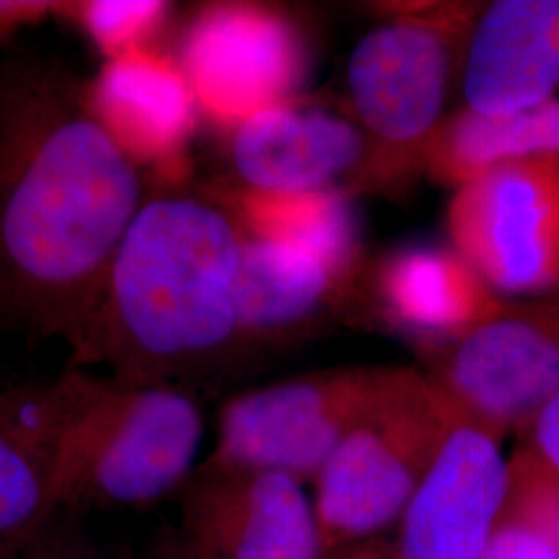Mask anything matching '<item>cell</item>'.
Returning a JSON list of instances; mask_svg holds the SVG:
<instances>
[{"mask_svg": "<svg viewBox=\"0 0 559 559\" xmlns=\"http://www.w3.org/2000/svg\"><path fill=\"white\" fill-rule=\"evenodd\" d=\"M140 166L57 60L0 62V325L80 334L140 214Z\"/></svg>", "mask_w": 559, "mask_h": 559, "instance_id": "cell-1", "label": "cell"}, {"mask_svg": "<svg viewBox=\"0 0 559 559\" xmlns=\"http://www.w3.org/2000/svg\"><path fill=\"white\" fill-rule=\"evenodd\" d=\"M239 267L240 230L230 212L193 198L145 201L92 316L69 344V369L168 383L214 359L239 340Z\"/></svg>", "mask_w": 559, "mask_h": 559, "instance_id": "cell-2", "label": "cell"}, {"mask_svg": "<svg viewBox=\"0 0 559 559\" xmlns=\"http://www.w3.org/2000/svg\"><path fill=\"white\" fill-rule=\"evenodd\" d=\"M59 510H133L193 477L203 438L198 402L170 383H131L87 369L29 392Z\"/></svg>", "mask_w": 559, "mask_h": 559, "instance_id": "cell-3", "label": "cell"}, {"mask_svg": "<svg viewBox=\"0 0 559 559\" xmlns=\"http://www.w3.org/2000/svg\"><path fill=\"white\" fill-rule=\"evenodd\" d=\"M454 415L456 408L429 376L388 369L373 408L313 479V508L328 554L399 524Z\"/></svg>", "mask_w": 559, "mask_h": 559, "instance_id": "cell-4", "label": "cell"}, {"mask_svg": "<svg viewBox=\"0 0 559 559\" xmlns=\"http://www.w3.org/2000/svg\"><path fill=\"white\" fill-rule=\"evenodd\" d=\"M388 369L353 367L278 381L224 404L212 468L276 471L313 480L373 408Z\"/></svg>", "mask_w": 559, "mask_h": 559, "instance_id": "cell-5", "label": "cell"}, {"mask_svg": "<svg viewBox=\"0 0 559 559\" xmlns=\"http://www.w3.org/2000/svg\"><path fill=\"white\" fill-rule=\"evenodd\" d=\"M433 355L429 378L460 415L500 440L528 433L559 396V300L500 307Z\"/></svg>", "mask_w": 559, "mask_h": 559, "instance_id": "cell-6", "label": "cell"}, {"mask_svg": "<svg viewBox=\"0 0 559 559\" xmlns=\"http://www.w3.org/2000/svg\"><path fill=\"white\" fill-rule=\"evenodd\" d=\"M460 255L491 290H559V164L510 162L459 187L448 216Z\"/></svg>", "mask_w": 559, "mask_h": 559, "instance_id": "cell-7", "label": "cell"}, {"mask_svg": "<svg viewBox=\"0 0 559 559\" xmlns=\"http://www.w3.org/2000/svg\"><path fill=\"white\" fill-rule=\"evenodd\" d=\"M179 67L201 110L235 129L265 108L295 100L307 50L284 13L228 2L203 9L189 25Z\"/></svg>", "mask_w": 559, "mask_h": 559, "instance_id": "cell-8", "label": "cell"}, {"mask_svg": "<svg viewBox=\"0 0 559 559\" xmlns=\"http://www.w3.org/2000/svg\"><path fill=\"white\" fill-rule=\"evenodd\" d=\"M182 489L185 554L193 559H330L302 480L203 464Z\"/></svg>", "mask_w": 559, "mask_h": 559, "instance_id": "cell-9", "label": "cell"}, {"mask_svg": "<svg viewBox=\"0 0 559 559\" xmlns=\"http://www.w3.org/2000/svg\"><path fill=\"white\" fill-rule=\"evenodd\" d=\"M510 498L500 438L456 411L436 459L399 520L400 559H480Z\"/></svg>", "mask_w": 559, "mask_h": 559, "instance_id": "cell-10", "label": "cell"}, {"mask_svg": "<svg viewBox=\"0 0 559 559\" xmlns=\"http://www.w3.org/2000/svg\"><path fill=\"white\" fill-rule=\"evenodd\" d=\"M450 80V34L438 21L399 20L369 32L348 62L360 122L399 147L431 141Z\"/></svg>", "mask_w": 559, "mask_h": 559, "instance_id": "cell-11", "label": "cell"}, {"mask_svg": "<svg viewBox=\"0 0 559 559\" xmlns=\"http://www.w3.org/2000/svg\"><path fill=\"white\" fill-rule=\"evenodd\" d=\"M559 90V0H500L487 7L468 46V110L501 117L535 108Z\"/></svg>", "mask_w": 559, "mask_h": 559, "instance_id": "cell-12", "label": "cell"}, {"mask_svg": "<svg viewBox=\"0 0 559 559\" xmlns=\"http://www.w3.org/2000/svg\"><path fill=\"white\" fill-rule=\"evenodd\" d=\"M367 147L355 124L297 100L265 108L233 129V164L247 191L330 189Z\"/></svg>", "mask_w": 559, "mask_h": 559, "instance_id": "cell-13", "label": "cell"}, {"mask_svg": "<svg viewBox=\"0 0 559 559\" xmlns=\"http://www.w3.org/2000/svg\"><path fill=\"white\" fill-rule=\"evenodd\" d=\"M92 110L140 166L179 168L198 122V100L179 62L140 48L106 60L87 85Z\"/></svg>", "mask_w": 559, "mask_h": 559, "instance_id": "cell-14", "label": "cell"}, {"mask_svg": "<svg viewBox=\"0 0 559 559\" xmlns=\"http://www.w3.org/2000/svg\"><path fill=\"white\" fill-rule=\"evenodd\" d=\"M383 313L433 353L489 320L500 300L459 251L411 245L390 255L378 272Z\"/></svg>", "mask_w": 559, "mask_h": 559, "instance_id": "cell-15", "label": "cell"}, {"mask_svg": "<svg viewBox=\"0 0 559 559\" xmlns=\"http://www.w3.org/2000/svg\"><path fill=\"white\" fill-rule=\"evenodd\" d=\"M340 278L309 251L240 230L239 340L280 334L307 320Z\"/></svg>", "mask_w": 559, "mask_h": 559, "instance_id": "cell-16", "label": "cell"}, {"mask_svg": "<svg viewBox=\"0 0 559 559\" xmlns=\"http://www.w3.org/2000/svg\"><path fill=\"white\" fill-rule=\"evenodd\" d=\"M425 152L433 175L456 187L500 164H559V98L501 117L464 110L431 138Z\"/></svg>", "mask_w": 559, "mask_h": 559, "instance_id": "cell-17", "label": "cell"}, {"mask_svg": "<svg viewBox=\"0 0 559 559\" xmlns=\"http://www.w3.org/2000/svg\"><path fill=\"white\" fill-rule=\"evenodd\" d=\"M230 216L240 230L278 240L325 261L336 274H348L359 251L355 207L338 189L299 193H255L242 189Z\"/></svg>", "mask_w": 559, "mask_h": 559, "instance_id": "cell-18", "label": "cell"}, {"mask_svg": "<svg viewBox=\"0 0 559 559\" xmlns=\"http://www.w3.org/2000/svg\"><path fill=\"white\" fill-rule=\"evenodd\" d=\"M59 512L29 392L0 394V554L29 545Z\"/></svg>", "mask_w": 559, "mask_h": 559, "instance_id": "cell-19", "label": "cell"}, {"mask_svg": "<svg viewBox=\"0 0 559 559\" xmlns=\"http://www.w3.org/2000/svg\"><path fill=\"white\" fill-rule=\"evenodd\" d=\"M62 13H69L102 52L115 59L145 48L166 20L168 4L152 0L64 2Z\"/></svg>", "mask_w": 559, "mask_h": 559, "instance_id": "cell-20", "label": "cell"}, {"mask_svg": "<svg viewBox=\"0 0 559 559\" xmlns=\"http://www.w3.org/2000/svg\"><path fill=\"white\" fill-rule=\"evenodd\" d=\"M506 514L537 526L559 551V477L528 445L510 460Z\"/></svg>", "mask_w": 559, "mask_h": 559, "instance_id": "cell-21", "label": "cell"}, {"mask_svg": "<svg viewBox=\"0 0 559 559\" xmlns=\"http://www.w3.org/2000/svg\"><path fill=\"white\" fill-rule=\"evenodd\" d=\"M480 559H559V551L537 526L506 514Z\"/></svg>", "mask_w": 559, "mask_h": 559, "instance_id": "cell-22", "label": "cell"}, {"mask_svg": "<svg viewBox=\"0 0 559 559\" xmlns=\"http://www.w3.org/2000/svg\"><path fill=\"white\" fill-rule=\"evenodd\" d=\"M528 436L526 445L559 477V396L540 413Z\"/></svg>", "mask_w": 559, "mask_h": 559, "instance_id": "cell-23", "label": "cell"}, {"mask_svg": "<svg viewBox=\"0 0 559 559\" xmlns=\"http://www.w3.org/2000/svg\"><path fill=\"white\" fill-rule=\"evenodd\" d=\"M59 9L60 2H2L0 0V32L27 25V23H36Z\"/></svg>", "mask_w": 559, "mask_h": 559, "instance_id": "cell-24", "label": "cell"}, {"mask_svg": "<svg viewBox=\"0 0 559 559\" xmlns=\"http://www.w3.org/2000/svg\"><path fill=\"white\" fill-rule=\"evenodd\" d=\"M338 559H400L394 551V545H383V543H360L353 549H348L342 558Z\"/></svg>", "mask_w": 559, "mask_h": 559, "instance_id": "cell-25", "label": "cell"}, {"mask_svg": "<svg viewBox=\"0 0 559 559\" xmlns=\"http://www.w3.org/2000/svg\"><path fill=\"white\" fill-rule=\"evenodd\" d=\"M168 559H193V558H191V556H187V554H185V556H180V558H168Z\"/></svg>", "mask_w": 559, "mask_h": 559, "instance_id": "cell-26", "label": "cell"}]
</instances>
